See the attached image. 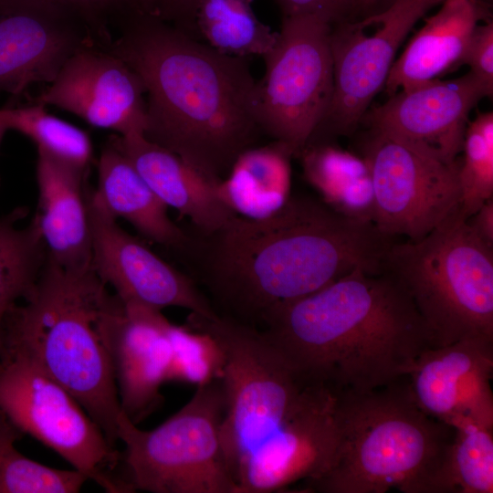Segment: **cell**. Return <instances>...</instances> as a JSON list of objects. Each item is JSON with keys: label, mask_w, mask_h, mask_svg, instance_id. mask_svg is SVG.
Wrapping results in <instances>:
<instances>
[{"label": "cell", "mask_w": 493, "mask_h": 493, "mask_svg": "<svg viewBox=\"0 0 493 493\" xmlns=\"http://www.w3.org/2000/svg\"><path fill=\"white\" fill-rule=\"evenodd\" d=\"M336 403L331 388L310 382L288 415L240 465L236 493L278 492L323 476L338 456Z\"/></svg>", "instance_id": "cell-13"}, {"label": "cell", "mask_w": 493, "mask_h": 493, "mask_svg": "<svg viewBox=\"0 0 493 493\" xmlns=\"http://www.w3.org/2000/svg\"><path fill=\"white\" fill-rule=\"evenodd\" d=\"M261 330L299 375L337 393L396 382L434 347L404 289L362 267L279 307Z\"/></svg>", "instance_id": "cell-3"}, {"label": "cell", "mask_w": 493, "mask_h": 493, "mask_svg": "<svg viewBox=\"0 0 493 493\" xmlns=\"http://www.w3.org/2000/svg\"><path fill=\"white\" fill-rule=\"evenodd\" d=\"M292 152L273 141L243 152L219 183V194L236 215L266 218L282 208L291 194Z\"/></svg>", "instance_id": "cell-24"}, {"label": "cell", "mask_w": 493, "mask_h": 493, "mask_svg": "<svg viewBox=\"0 0 493 493\" xmlns=\"http://www.w3.org/2000/svg\"><path fill=\"white\" fill-rule=\"evenodd\" d=\"M382 272L409 297L434 347L493 341V247L460 208L420 239L392 241Z\"/></svg>", "instance_id": "cell-6"}, {"label": "cell", "mask_w": 493, "mask_h": 493, "mask_svg": "<svg viewBox=\"0 0 493 493\" xmlns=\"http://www.w3.org/2000/svg\"><path fill=\"white\" fill-rule=\"evenodd\" d=\"M100 47L78 17L44 0H0V90L54 80L83 47Z\"/></svg>", "instance_id": "cell-16"}, {"label": "cell", "mask_w": 493, "mask_h": 493, "mask_svg": "<svg viewBox=\"0 0 493 493\" xmlns=\"http://www.w3.org/2000/svg\"><path fill=\"white\" fill-rule=\"evenodd\" d=\"M7 128L5 127V125L0 121V144H1V142H2V139L5 135V133L7 131Z\"/></svg>", "instance_id": "cell-40"}, {"label": "cell", "mask_w": 493, "mask_h": 493, "mask_svg": "<svg viewBox=\"0 0 493 493\" xmlns=\"http://www.w3.org/2000/svg\"><path fill=\"white\" fill-rule=\"evenodd\" d=\"M486 91L468 71L400 90L362 117L371 129L394 136L449 165L458 161L470 111Z\"/></svg>", "instance_id": "cell-18"}, {"label": "cell", "mask_w": 493, "mask_h": 493, "mask_svg": "<svg viewBox=\"0 0 493 493\" xmlns=\"http://www.w3.org/2000/svg\"><path fill=\"white\" fill-rule=\"evenodd\" d=\"M467 64L469 72L479 82L488 97L493 93V23L487 20L478 24L467 44L462 65Z\"/></svg>", "instance_id": "cell-33"}, {"label": "cell", "mask_w": 493, "mask_h": 493, "mask_svg": "<svg viewBox=\"0 0 493 493\" xmlns=\"http://www.w3.org/2000/svg\"><path fill=\"white\" fill-rule=\"evenodd\" d=\"M284 16H312L330 25L348 20L351 0H274Z\"/></svg>", "instance_id": "cell-35"}, {"label": "cell", "mask_w": 493, "mask_h": 493, "mask_svg": "<svg viewBox=\"0 0 493 493\" xmlns=\"http://www.w3.org/2000/svg\"><path fill=\"white\" fill-rule=\"evenodd\" d=\"M200 278L215 311L263 327L279 307L355 268L381 272L388 246L373 223L347 217L320 199L291 195L262 219L233 215L202 236Z\"/></svg>", "instance_id": "cell-1"}, {"label": "cell", "mask_w": 493, "mask_h": 493, "mask_svg": "<svg viewBox=\"0 0 493 493\" xmlns=\"http://www.w3.org/2000/svg\"><path fill=\"white\" fill-rule=\"evenodd\" d=\"M467 221L479 238L493 247V198L485 202Z\"/></svg>", "instance_id": "cell-37"}, {"label": "cell", "mask_w": 493, "mask_h": 493, "mask_svg": "<svg viewBox=\"0 0 493 493\" xmlns=\"http://www.w3.org/2000/svg\"><path fill=\"white\" fill-rule=\"evenodd\" d=\"M298 157L306 181L325 205L347 217L372 223V179L362 156L328 142H309Z\"/></svg>", "instance_id": "cell-25"}, {"label": "cell", "mask_w": 493, "mask_h": 493, "mask_svg": "<svg viewBox=\"0 0 493 493\" xmlns=\"http://www.w3.org/2000/svg\"><path fill=\"white\" fill-rule=\"evenodd\" d=\"M362 157L372 179V223L386 237L420 239L460 208L459 160L446 164L374 129Z\"/></svg>", "instance_id": "cell-11"}, {"label": "cell", "mask_w": 493, "mask_h": 493, "mask_svg": "<svg viewBox=\"0 0 493 493\" xmlns=\"http://www.w3.org/2000/svg\"><path fill=\"white\" fill-rule=\"evenodd\" d=\"M111 14L112 25L121 19L139 13H149L148 0H108Z\"/></svg>", "instance_id": "cell-38"}, {"label": "cell", "mask_w": 493, "mask_h": 493, "mask_svg": "<svg viewBox=\"0 0 493 493\" xmlns=\"http://www.w3.org/2000/svg\"><path fill=\"white\" fill-rule=\"evenodd\" d=\"M339 450L320 477L303 483L320 493H426L455 429L425 414L405 377L365 391L337 393Z\"/></svg>", "instance_id": "cell-5"}, {"label": "cell", "mask_w": 493, "mask_h": 493, "mask_svg": "<svg viewBox=\"0 0 493 493\" xmlns=\"http://www.w3.org/2000/svg\"><path fill=\"white\" fill-rule=\"evenodd\" d=\"M458 163L460 212L467 219L493 198V113L477 114L467 126Z\"/></svg>", "instance_id": "cell-31"}, {"label": "cell", "mask_w": 493, "mask_h": 493, "mask_svg": "<svg viewBox=\"0 0 493 493\" xmlns=\"http://www.w3.org/2000/svg\"><path fill=\"white\" fill-rule=\"evenodd\" d=\"M331 26L312 16H284L277 40L263 58L254 110L262 133L299 155L330 105L333 63Z\"/></svg>", "instance_id": "cell-9"}, {"label": "cell", "mask_w": 493, "mask_h": 493, "mask_svg": "<svg viewBox=\"0 0 493 493\" xmlns=\"http://www.w3.org/2000/svg\"><path fill=\"white\" fill-rule=\"evenodd\" d=\"M37 103L68 111L121 137L144 135L145 88L121 58L97 46L71 56Z\"/></svg>", "instance_id": "cell-15"}, {"label": "cell", "mask_w": 493, "mask_h": 493, "mask_svg": "<svg viewBox=\"0 0 493 493\" xmlns=\"http://www.w3.org/2000/svg\"><path fill=\"white\" fill-rule=\"evenodd\" d=\"M199 1L148 0V8L150 14L199 39L196 29V11Z\"/></svg>", "instance_id": "cell-36"}, {"label": "cell", "mask_w": 493, "mask_h": 493, "mask_svg": "<svg viewBox=\"0 0 493 493\" xmlns=\"http://www.w3.org/2000/svg\"><path fill=\"white\" fill-rule=\"evenodd\" d=\"M91 232V266L124 303L162 310L169 307L212 317L209 299L187 275L177 270L141 240L121 227L86 190Z\"/></svg>", "instance_id": "cell-14"}, {"label": "cell", "mask_w": 493, "mask_h": 493, "mask_svg": "<svg viewBox=\"0 0 493 493\" xmlns=\"http://www.w3.org/2000/svg\"><path fill=\"white\" fill-rule=\"evenodd\" d=\"M170 323L161 310L124 302L112 323L110 354L120 406L137 425L163 400L160 389L171 361Z\"/></svg>", "instance_id": "cell-19"}, {"label": "cell", "mask_w": 493, "mask_h": 493, "mask_svg": "<svg viewBox=\"0 0 493 493\" xmlns=\"http://www.w3.org/2000/svg\"><path fill=\"white\" fill-rule=\"evenodd\" d=\"M186 325L211 334L223 351L221 441L236 483L244 459L288 415L310 381L292 368L259 328L218 313L190 312Z\"/></svg>", "instance_id": "cell-7"}, {"label": "cell", "mask_w": 493, "mask_h": 493, "mask_svg": "<svg viewBox=\"0 0 493 493\" xmlns=\"http://www.w3.org/2000/svg\"><path fill=\"white\" fill-rule=\"evenodd\" d=\"M18 430L0 411V493H76L89 480L82 472L57 469L21 454Z\"/></svg>", "instance_id": "cell-30"}, {"label": "cell", "mask_w": 493, "mask_h": 493, "mask_svg": "<svg viewBox=\"0 0 493 493\" xmlns=\"http://www.w3.org/2000/svg\"><path fill=\"white\" fill-rule=\"evenodd\" d=\"M455 429L426 493H492L493 429L465 424Z\"/></svg>", "instance_id": "cell-28"}, {"label": "cell", "mask_w": 493, "mask_h": 493, "mask_svg": "<svg viewBox=\"0 0 493 493\" xmlns=\"http://www.w3.org/2000/svg\"><path fill=\"white\" fill-rule=\"evenodd\" d=\"M253 0H200L196 11L199 39L226 55L264 58L273 47L278 32L261 22Z\"/></svg>", "instance_id": "cell-27"}, {"label": "cell", "mask_w": 493, "mask_h": 493, "mask_svg": "<svg viewBox=\"0 0 493 493\" xmlns=\"http://www.w3.org/2000/svg\"><path fill=\"white\" fill-rule=\"evenodd\" d=\"M109 142L132 163L169 207L190 220L201 236L220 229L233 215L219 194V181L206 176L144 135L111 136Z\"/></svg>", "instance_id": "cell-20"}, {"label": "cell", "mask_w": 493, "mask_h": 493, "mask_svg": "<svg viewBox=\"0 0 493 493\" xmlns=\"http://www.w3.org/2000/svg\"><path fill=\"white\" fill-rule=\"evenodd\" d=\"M121 304L92 267L65 268L47 258L2 331L3 353L24 356L66 388L113 446L121 409L110 331Z\"/></svg>", "instance_id": "cell-4"}, {"label": "cell", "mask_w": 493, "mask_h": 493, "mask_svg": "<svg viewBox=\"0 0 493 493\" xmlns=\"http://www.w3.org/2000/svg\"><path fill=\"white\" fill-rule=\"evenodd\" d=\"M81 20L98 44L108 47L112 41V14L108 0H44Z\"/></svg>", "instance_id": "cell-34"}, {"label": "cell", "mask_w": 493, "mask_h": 493, "mask_svg": "<svg viewBox=\"0 0 493 493\" xmlns=\"http://www.w3.org/2000/svg\"><path fill=\"white\" fill-rule=\"evenodd\" d=\"M2 354H3V351H2V349L0 348V360H1Z\"/></svg>", "instance_id": "cell-41"}, {"label": "cell", "mask_w": 493, "mask_h": 493, "mask_svg": "<svg viewBox=\"0 0 493 493\" xmlns=\"http://www.w3.org/2000/svg\"><path fill=\"white\" fill-rule=\"evenodd\" d=\"M0 411L107 492H133L118 473L121 455L78 400L22 355L0 360Z\"/></svg>", "instance_id": "cell-10"}, {"label": "cell", "mask_w": 493, "mask_h": 493, "mask_svg": "<svg viewBox=\"0 0 493 493\" xmlns=\"http://www.w3.org/2000/svg\"><path fill=\"white\" fill-rule=\"evenodd\" d=\"M486 16L482 0H445L394 60L384 83L389 96L461 66L469 39Z\"/></svg>", "instance_id": "cell-22"}, {"label": "cell", "mask_w": 493, "mask_h": 493, "mask_svg": "<svg viewBox=\"0 0 493 493\" xmlns=\"http://www.w3.org/2000/svg\"><path fill=\"white\" fill-rule=\"evenodd\" d=\"M93 200L117 219L129 222L148 239L177 250H189L193 238L176 226L168 206L156 195L129 159L109 141L98 162Z\"/></svg>", "instance_id": "cell-23"}, {"label": "cell", "mask_w": 493, "mask_h": 493, "mask_svg": "<svg viewBox=\"0 0 493 493\" xmlns=\"http://www.w3.org/2000/svg\"><path fill=\"white\" fill-rule=\"evenodd\" d=\"M27 215L17 207L0 218V348L7 313L34 287L47 259V252L36 221L20 227Z\"/></svg>", "instance_id": "cell-26"}, {"label": "cell", "mask_w": 493, "mask_h": 493, "mask_svg": "<svg viewBox=\"0 0 493 493\" xmlns=\"http://www.w3.org/2000/svg\"><path fill=\"white\" fill-rule=\"evenodd\" d=\"M0 121L7 130H13L29 138L37 148V153L88 174L93 160V146L88 132L49 114L46 106L0 109Z\"/></svg>", "instance_id": "cell-29"}, {"label": "cell", "mask_w": 493, "mask_h": 493, "mask_svg": "<svg viewBox=\"0 0 493 493\" xmlns=\"http://www.w3.org/2000/svg\"><path fill=\"white\" fill-rule=\"evenodd\" d=\"M36 174L38 203L33 219L47 258L65 268L92 267L87 174L41 153H37Z\"/></svg>", "instance_id": "cell-21"}, {"label": "cell", "mask_w": 493, "mask_h": 493, "mask_svg": "<svg viewBox=\"0 0 493 493\" xmlns=\"http://www.w3.org/2000/svg\"><path fill=\"white\" fill-rule=\"evenodd\" d=\"M116 26L107 49L144 85L145 138L222 181L262 133L247 58L219 52L150 13Z\"/></svg>", "instance_id": "cell-2"}, {"label": "cell", "mask_w": 493, "mask_h": 493, "mask_svg": "<svg viewBox=\"0 0 493 493\" xmlns=\"http://www.w3.org/2000/svg\"><path fill=\"white\" fill-rule=\"evenodd\" d=\"M383 0H351L352 9L355 10H371L376 7L380 2ZM393 0H391L392 2Z\"/></svg>", "instance_id": "cell-39"}, {"label": "cell", "mask_w": 493, "mask_h": 493, "mask_svg": "<svg viewBox=\"0 0 493 493\" xmlns=\"http://www.w3.org/2000/svg\"><path fill=\"white\" fill-rule=\"evenodd\" d=\"M171 361L166 382H178L196 388L220 380L224 355L216 340L208 332L186 324L170 323Z\"/></svg>", "instance_id": "cell-32"}, {"label": "cell", "mask_w": 493, "mask_h": 493, "mask_svg": "<svg viewBox=\"0 0 493 493\" xmlns=\"http://www.w3.org/2000/svg\"><path fill=\"white\" fill-rule=\"evenodd\" d=\"M225 399L220 380L199 386L174 414L142 430L121 411L124 478L133 491L236 493L221 441Z\"/></svg>", "instance_id": "cell-8"}, {"label": "cell", "mask_w": 493, "mask_h": 493, "mask_svg": "<svg viewBox=\"0 0 493 493\" xmlns=\"http://www.w3.org/2000/svg\"><path fill=\"white\" fill-rule=\"evenodd\" d=\"M493 341L472 337L422 352L405 379L415 404L456 428L477 424L493 429Z\"/></svg>", "instance_id": "cell-17"}, {"label": "cell", "mask_w": 493, "mask_h": 493, "mask_svg": "<svg viewBox=\"0 0 493 493\" xmlns=\"http://www.w3.org/2000/svg\"><path fill=\"white\" fill-rule=\"evenodd\" d=\"M444 1L393 0L362 20L331 26L333 94L316 131L325 128L349 135L355 131L384 86L402 42L428 10Z\"/></svg>", "instance_id": "cell-12"}]
</instances>
